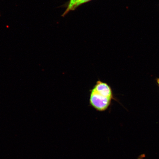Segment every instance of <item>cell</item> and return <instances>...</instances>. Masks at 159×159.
<instances>
[{
    "mask_svg": "<svg viewBox=\"0 0 159 159\" xmlns=\"http://www.w3.org/2000/svg\"><path fill=\"white\" fill-rule=\"evenodd\" d=\"M89 104L98 112H104L110 106L112 100L118 101L114 96L112 89L108 83L101 80L96 81L89 90Z\"/></svg>",
    "mask_w": 159,
    "mask_h": 159,
    "instance_id": "cell-1",
    "label": "cell"
},
{
    "mask_svg": "<svg viewBox=\"0 0 159 159\" xmlns=\"http://www.w3.org/2000/svg\"><path fill=\"white\" fill-rule=\"evenodd\" d=\"M90 1L91 0H75L74 2L73 3L72 8H71V11L75 10L79 6Z\"/></svg>",
    "mask_w": 159,
    "mask_h": 159,
    "instance_id": "cell-2",
    "label": "cell"
},
{
    "mask_svg": "<svg viewBox=\"0 0 159 159\" xmlns=\"http://www.w3.org/2000/svg\"><path fill=\"white\" fill-rule=\"evenodd\" d=\"M74 1L75 0H70V1L68 7H67V8L66 10L64 13H63V16H65V15H66L69 11H71V8H72L73 3L74 2Z\"/></svg>",
    "mask_w": 159,
    "mask_h": 159,
    "instance_id": "cell-3",
    "label": "cell"
},
{
    "mask_svg": "<svg viewBox=\"0 0 159 159\" xmlns=\"http://www.w3.org/2000/svg\"><path fill=\"white\" fill-rule=\"evenodd\" d=\"M156 81L157 84L158 86L159 87V78H157L156 79Z\"/></svg>",
    "mask_w": 159,
    "mask_h": 159,
    "instance_id": "cell-4",
    "label": "cell"
}]
</instances>
